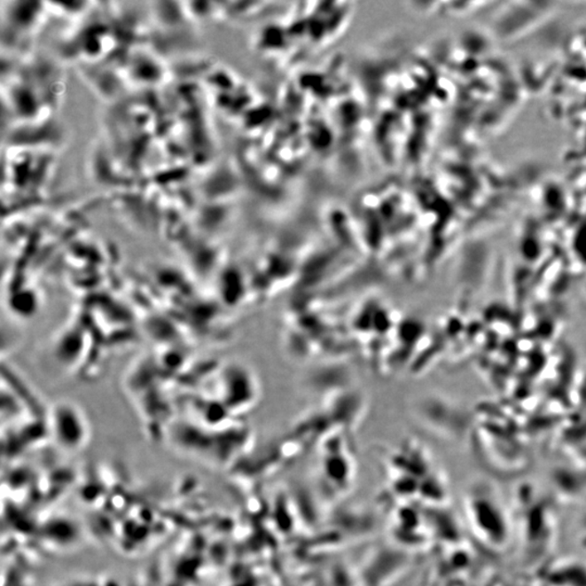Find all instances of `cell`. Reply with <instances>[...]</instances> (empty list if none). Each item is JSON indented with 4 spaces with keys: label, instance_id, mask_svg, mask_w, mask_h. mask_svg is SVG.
I'll return each mask as SVG.
<instances>
[{
    "label": "cell",
    "instance_id": "6da1fadb",
    "mask_svg": "<svg viewBox=\"0 0 586 586\" xmlns=\"http://www.w3.org/2000/svg\"><path fill=\"white\" fill-rule=\"evenodd\" d=\"M84 416L69 404H59L51 416V433L63 448L80 449L86 442L89 430Z\"/></svg>",
    "mask_w": 586,
    "mask_h": 586
}]
</instances>
